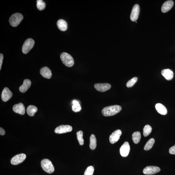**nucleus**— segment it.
<instances>
[{
    "label": "nucleus",
    "instance_id": "8",
    "mask_svg": "<svg viewBox=\"0 0 175 175\" xmlns=\"http://www.w3.org/2000/svg\"><path fill=\"white\" fill-rule=\"evenodd\" d=\"M95 88L101 92H104L111 89V86L108 83H97L94 85Z\"/></svg>",
    "mask_w": 175,
    "mask_h": 175
},
{
    "label": "nucleus",
    "instance_id": "22",
    "mask_svg": "<svg viewBox=\"0 0 175 175\" xmlns=\"http://www.w3.org/2000/svg\"><path fill=\"white\" fill-rule=\"evenodd\" d=\"M97 140L95 136L93 134L91 135L90 137V147L92 150H94L96 147Z\"/></svg>",
    "mask_w": 175,
    "mask_h": 175
},
{
    "label": "nucleus",
    "instance_id": "4",
    "mask_svg": "<svg viewBox=\"0 0 175 175\" xmlns=\"http://www.w3.org/2000/svg\"><path fill=\"white\" fill-rule=\"evenodd\" d=\"M60 58L63 63L67 67H71L73 66V58L70 54L66 52L63 53L60 55Z\"/></svg>",
    "mask_w": 175,
    "mask_h": 175
},
{
    "label": "nucleus",
    "instance_id": "21",
    "mask_svg": "<svg viewBox=\"0 0 175 175\" xmlns=\"http://www.w3.org/2000/svg\"><path fill=\"white\" fill-rule=\"evenodd\" d=\"M38 110V109L36 106L34 105H30L28 107L27 109V114L31 116H34L35 113Z\"/></svg>",
    "mask_w": 175,
    "mask_h": 175
},
{
    "label": "nucleus",
    "instance_id": "15",
    "mask_svg": "<svg viewBox=\"0 0 175 175\" xmlns=\"http://www.w3.org/2000/svg\"><path fill=\"white\" fill-rule=\"evenodd\" d=\"M40 73L42 76L47 79H50L52 76L50 70L47 67L42 68L40 71Z\"/></svg>",
    "mask_w": 175,
    "mask_h": 175
},
{
    "label": "nucleus",
    "instance_id": "3",
    "mask_svg": "<svg viewBox=\"0 0 175 175\" xmlns=\"http://www.w3.org/2000/svg\"><path fill=\"white\" fill-rule=\"evenodd\" d=\"M41 166L43 169L47 173H52L55 171V168L52 163L48 159H44L41 161Z\"/></svg>",
    "mask_w": 175,
    "mask_h": 175
},
{
    "label": "nucleus",
    "instance_id": "14",
    "mask_svg": "<svg viewBox=\"0 0 175 175\" xmlns=\"http://www.w3.org/2000/svg\"><path fill=\"white\" fill-rule=\"evenodd\" d=\"M13 110L15 113L21 115H24L25 113V106L22 103L15 105L13 107Z\"/></svg>",
    "mask_w": 175,
    "mask_h": 175
},
{
    "label": "nucleus",
    "instance_id": "20",
    "mask_svg": "<svg viewBox=\"0 0 175 175\" xmlns=\"http://www.w3.org/2000/svg\"><path fill=\"white\" fill-rule=\"evenodd\" d=\"M57 25L58 29L62 31H66L67 28V22L63 19H60L57 22Z\"/></svg>",
    "mask_w": 175,
    "mask_h": 175
},
{
    "label": "nucleus",
    "instance_id": "19",
    "mask_svg": "<svg viewBox=\"0 0 175 175\" xmlns=\"http://www.w3.org/2000/svg\"><path fill=\"white\" fill-rule=\"evenodd\" d=\"M155 108L157 112L161 115L167 114V111L165 107L162 104L158 103L155 105Z\"/></svg>",
    "mask_w": 175,
    "mask_h": 175
},
{
    "label": "nucleus",
    "instance_id": "12",
    "mask_svg": "<svg viewBox=\"0 0 175 175\" xmlns=\"http://www.w3.org/2000/svg\"><path fill=\"white\" fill-rule=\"evenodd\" d=\"M139 6L138 4H135L133 7L131 12L130 18L131 21L135 22L137 20L139 14Z\"/></svg>",
    "mask_w": 175,
    "mask_h": 175
},
{
    "label": "nucleus",
    "instance_id": "33",
    "mask_svg": "<svg viewBox=\"0 0 175 175\" xmlns=\"http://www.w3.org/2000/svg\"><path fill=\"white\" fill-rule=\"evenodd\" d=\"M5 134V131L4 129L2 128H0V134L1 135H4Z\"/></svg>",
    "mask_w": 175,
    "mask_h": 175
},
{
    "label": "nucleus",
    "instance_id": "5",
    "mask_svg": "<svg viewBox=\"0 0 175 175\" xmlns=\"http://www.w3.org/2000/svg\"><path fill=\"white\" fill-rule=\"evenodd\" d=\"M35 42L32 38H28L24 43L22 48V52L27 54L29 52L34 46Z\"/></svg>",
    "mask_w": 175,
    "mask_h": 175
},
{
    "label": "nucleus",
    "instance_id": "16",
    "mask_svg": "<svg viewBox=\"0 0 175 175\" xmlns=\"http://www.w3.org/2000/svg\"><path fill=\"white\" fill-rule=\"evenodd\" d=\"M174 4V1H168L165 2L162 6L161 10L163 13H166L173 7Z\"/></svg>",
    "mask_w": 175,
    "mask_h": 175
},
{
    "label": "nucleus",
    "instance_id": "10",
    "mask_svg": "<svg viewBox=\"0 0 175 175\" xmlns=\"http://www.w3.org/2000/svg\"><path fill=\"white\" fill-rule=\"evenodd\" d=\"M130 151V146L129 143L125 142L120 149V152L123 157H126L128 155Z\"/></svg>",
    "mask_w": 175,
    "mask_h": 175
},
{
    "label": "nucleus",
    "instance_id": "7",
    "mask_svg": "<svg viewBox=\"0 0 175 175\" xmlns=\"http://www.w3.org/2000/svg\"><path fill=\"white\" fill-rule=\"evenodd\" d=\"M72 130V126L70 125H62L58 126L55 130L56 133L58 134H63L65 133L70 132Z\"/></svg>",
    "mask_w": 175,
    "mask_h": 175
},
{
    "label": "nucleus",
    "instance_id": "29",
    "mask_svg": "<svg viewBox=\"0 0 175 175\" xmlns=\"http://www.w3.org/2000/svg\"><path fill=\"white\" fill-rule=\"evenodd\" d=\"M138 78L136 77H133V78L128 81L126 84V86L128 88H130L133 86L137 82Z\"/></svg>",
    "mask_w": 175,
    "mask_h": 175
},
{
    "label": "nucleus",
    "instance_id": "1",
    "mask_svg": "<svg viewBox=\"0 0 175 175\" xmlns=\"http://www.w3.org/2000/svg\"><path fill=\"white\" fill-rule=\"evenodd\" d=\"M121 110V107L118 105L107 106L102 110V113L104 116H112L117 114Z\"/></svg>",
    "mask_w": 175,
    "mask_h": 175
},
{
    "label": "nucleus",
    "instance_id": "32",
    "mask_svg": "<svg viewBox=\"0 0 175 175\" xmlns=\"http://www.w3.org/2000/svg\"><path fill=\"white\" fill-rule=\"evenodd\" d=\"M3 59V55L1 53L0 54V70H1V69Z\"/></svg>",
    "mask_w": 175,
    "mask_h": 175
},
{
    "label": "nucleus",
    "instance_id": "6",
    "mask_svg": "<svg viewBox=\"0 0 175 175\" xmlns=\"http://www.w3.org/2000/svg\"><path fill=\"white\" fill-rule=\"evenodd\" d=\"M27 156L24 153H21L16 155L13 157L11 160V163L14 165L20 164L25 159Z\"/></svg>",
    "mask_w": 175,
    "mask_h": 175
},
{
    "label": "nucleus",
    "instance_id": "13",
    "mask_svg": "<svg viewBox=\"0 0 175 175\" xmlns=\"http://www.w3.org/2000/svg\"><path fill=\"white\" fill-rule=\"evenodd\" d=\"M13 94L12 92L7 87L3 89L1 94V98L3 101L6 102L11 98Z\"/></svg>",
    "mask_w": 175,
    "mask_h": 175
},
{
    "label": "nucleus",
    "instance_id": "18",
    "mask_svg": "<svg viewBox=\"0 0 175 175\" xmlns=\"http://www.w3.org/2000/svg\"><path fill=\"white\" fill-rule=\"evenodd\" d=\"M162 75L165 79L168 80H170L173 79L174 77L173 71L169 69H164L161 72Z\"/></svg>",
    "mask_w": 175,
    "mask_h": 175
},
{
    "label": "nucleus",
    "instance_id": "27",
    "mask_svg": "<svg viewBox=\"0 0 175 175\" xmlns=\"http://www.w3.org/2000/svg\"><path fill=\"white\" fill-rule=\"evenodd\" d=\"M77 138L79 144L80 145H83L84 144V140L83 138V132L82 131H80L77 133Z\"/></svg>",
    "mask_w": 175,
    "mask_h": 175
},
{
    "label": "nucleus",
    "instance_id": "23",
    "mask_svg": "<svg viewBox=\"0 0 175 175\" xmlns=\"http://www.w3.org/2000/svg\"><path fill=\"white\" fill-rule=\"evenodd\" d=\"M141 138V135L139 132H134L132 134V140L134 143L136 144H138L140 142Z\"/></svg>",
    "mask_w": 175,
    "mask_h": 175
},
{
    "label": "nucleus",
    "instance_id": "9",
    "mask_svg": "<svg viewBox=\"0 0 175 175\" xmlns=\"http://www.w3.org/2000/svg\"><path fill=\"white\" fill-rule=\"evenodd\" d=\"M161 171L160 168L153 166H148L144 168L143 173L145 174L152 175L158 173Z\"/></svg>",
    "mask_w": 175,
    "mask_h": 175
},
{
    "label": "nucleus",
    "instance_id": "26",
    "mask_svg": "<svg viewBox=\"0 0 175 175\" xmlns=\"http://www.w3.org/2000/svg\"><path fill=\"white\" fill-rule=\"evenodd\" d=\"M152 130L151 126L149 125H146L143 129V135L144 137H146L151 134Z\"/></svg>",
    "mask_w": 175,
    "mask_h": 175
},
{
    "label": "nucleus",
    "instance_id": "31",
    "mask_svg": "<svg viewBox=\"0 0 175 175\" xmlns=\"http://www.w3.org/2000/svg\"><path fill=\"white\" fill-rule=\"evenodd\" d=\"M169 152L171 154L175 155V145L169 149Z\"/></svg>",
    "mask_w": 175,
    "mask_h": 175
},
{
    "label": "nucleus",
    "instance_id": "17",
    "mask_svg": "<svg viewBox=\"0 0 175 175\" xmlns=\"http://www.w3.org/2000/svg\"><path fill=\"white\" fill-rule=\"evenodd\" d=\"M31 85V81L29 79L24 80L22 85L19 88V90L22 93H24L30 88Z\"/></svg>",
    "mask_w": 175,
    "mask_h": 175
},
{
    "label": "nucleus",
    "instance_id": "2",
    "mask_svg": "<svg viewBox=\"0 0 175 175\" xmlns=\"http://www.w3.org/2000/svg\"><path fill=\"white\" fill-rule=\"evenodd\" d=\"M24 16L20 13H17L13 14L9 19V22L12 27H17L22 21Z\"/></svg>",
    "mask_w": 175,
    "mask_h": 175
},
{
    "label": "nucleus",
    "instance_id": "11",
    "mask_svg": "<svg viewBox=\"0 0 175 175\" xmlns=\"http://www.w3.org/2000/svg\"><path fill=\"white\" fill-rule=\"evenodd\" d=\"M122 134L120 130L118 129L113 132L110 136L109 141L111 144H113L118 142Z\"/></svg>",
    "mask_w": 175,
    "mask_h": 175
},
{
    "label": "nucleus",
    "instance_id": "24",
    "mask_svg": "<svg viewBox=\"0 0 175 175\" xmlns=\"http://www.w3.org/2000/svg\"><path fill=\"white\" fill-rule=\"evenodd\" d=\"M73 105L72 106V110L75 112H79L82 110L81 107L79 102L76 100H74L73 101Z\"/></svg>",
    "mask_w": 175,
    "mask_h": 175
},
{
    "label": "nucleus",
    "instance_id": "28",
    "mask_svg": "<svg viewBox=\"0 0 175 175\" xmlns=\"http://www.w3.org/2000/svg\"><path fill=\"white\" fill-rule=\"evenodd\" d=\"M37 6L38 9L40 11L43 10L46 7L45 3L42 0L37 1Z\"/></svg>",
    "mask_w": 175,
    "mask_h": 175
},
{
    "label": "nucleus",
    "instance_id": "30",
    "mask_svg": "<svg viewBox=\"0 0 175 175\" xmlns=\"http://www.w3.org/2000/svg\"><path fill=\"white\" fill-rule=\"evenodd\" d=\"M94 170V168L92 166H90L88 167L86 169L85 172L84 173V175H93Z\"/></svg>",
    "mask_w": 175,
    "mask_h": 175
},
{
    "label": "nucleus",
    "instance_id": "25",
    "mask_svg": "<svg viewBox=\"0 0 175 175\" xmlns=\"http://www.w3.org/2000/svg\"><path fill=\"white\" fill-rule=\"evenodd\" d=\"M154 143L155 140L153 138L150 139L145 144L144 147V150L146 151L150 150L153 147Z\"/></svg>",
    "mask_w": 175,
    "mask_h": 175
}]
</instances>
